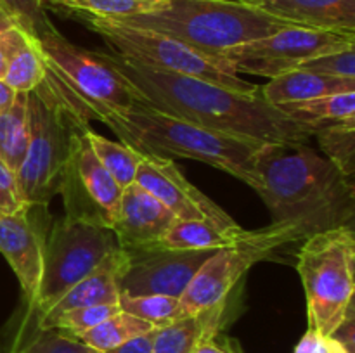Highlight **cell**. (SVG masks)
<instances>
[{
  "mask_svg": "<svg viewBox=\"0 0 355 353\" xmlns=\"http://www.w3.org/2000/svg\"><path fill=\"white\" fill-rule=\"evenodd\" d=\"M218 251V249H217ZM214 249H166L159 246L123 249L118 287L130 296L165 294L180 298L200 266L214 255Z\"/></svg>",
  "mask_w": 355,
  "mask_h": 353,
  "instance_id": "obj_12",
  "label": "cell"
},
{
  "mask_svg": "<svg viewBox=\"0 0 355 353\" xmlns=\"http://www.w3.org/2000/svg\"><path fill=\"white\" fill-rule=\"evenodd\" d=\"M297 69H305V71L331 76V78L355 80V47L312 57Z\"/></svg>",
  "mask_w": 355,
  "mask_h": 353,
  "instance_id": "obj_31",
  "label": "cell"
},
{
  "mask_svg": "<svg viewBox=\"0 0 355 353\" xmlns=\"http://www.w3.org/2000/svg\"><path fill=\"white\" fill-rule=\"evenodd\" d=\"M134 182L165 204L180 220H207L224 230L241 228L218 204L182 175L172 158L144 154Z\"/></svg>",
  "mask_w": 355,
  "mask_h": 353,
  "instance_id": "obj_13",
  "label": "cell"
},
{
  "mask_svg": "<svg viewBox=\"0 0 355 353\" xmlns=\"http://www.w3.org/2000/svg\"><path fill=\"white\" fill-rule=\"evenodd\" d=\"M28 93H17L9 111L0 113V159L17 172L28 151Z\"/></svg>",
  "mask_w": 355,
  "mask_h": 353,
  "instance_id": "obj_21",
  "label": "cell"
},
{
  "mask_svg": "<svg viewBox=\"0 0 355 353\" xmlns=\"http://www.w3.org/2000/svg\"><path fill=\"white\" fill-rule=\"evenodd\" d=\"M153 329H155V325H151L149 322L141 320V318L134 317L127 311H120V314L101 322L96 327L80 332L75 338L85 346L92 348L94 352L106 353L127 343L128 339L153 331Z\"/></svg>",
  "mask_w": 355,
  "mask_h": 353,
  "instance_id": "obj_23",
  "label": "cell"
},
{
  "mask_svg": "<svg viewBox=\"0 0 355 353\" xmlns=\"http://www.w3.org/2000/svg\"><path fill=\"white\" fill-rule=\"evenodd\" d=\"M83 16H85L87 26L96 31L110 45L111 52L114 54L141 62L148 68L175 73V75L194 76V78L215 83V85L239 93H248V96L260 93V85L241 80V76L236 75L234 71L175 38L166 37L158 31L128 26L113 19H103V17L87 16V14Z\"/></svg>",
  "mask_w": 355,
  "mask_h": 353,
  "instance_id": "obj_9",
  "label": "cell"
},
{
  "mask_svg": "<svg viewBox=\"0 0 355 353\" xmlns=\"http://www.w3.org/2000/svg\"><path fill=\"white\" fill-rule=\"evenodd\" d=\"M89 120L62 99L45 69L40 85L28 92V151L16 172L21 197L28 208L47 206L68 176L75 135Z\"/></svg>",
  "mask_w": 355,
  "mask_h": 353,
  "instance_id": "obj_6",
  "label": "cell"
},
{
  "mask_svg": "<svg viewBox=\"0 0 355 353\" xmlns=\"http://www.w3.org/2000/svg\"><path fill=\"white\" fill-rule=\"evenodd\" d=\"M191 353H232V352H229L227 348L218 345L214 338H207L203 339V341H201Z\"/></svg>",
  "mask_w": 355,
  "mask_h": 353,
  "instance_id": "obj_38",
  "label": "cell"
},
{
  "mask_svg": "<svg viewBox=\"0 0 355 353\" xmlns=\"http://www.w3.org/2000/svg\"><path fill=\"white\" fill-rule=\"evenodd\" d=\"M165 0H78L71 10L103 19H125L151 12Z\"/></svg>",
  "mask_w": 355,
  "mask_h": 353,
  "instance_id": "obj_29",
  "label": "cell"
},
{
  "mask_svg": "<svg viewBox=\"0 0 355 353\" xmlns=\"http://www.w3.org/2000/svg\"><path fill=\"white\" fill-rule=\"evenodd\" d=\"M85 138L89 141L94 154L97 156V159L103 163L104 168L111 173V176L116 180L121 189L134 183L139 165L144 156L142 152L135 151L134 147L123 144V142L110 141V138L96 134L90 127L85 128Z\"/></svg>",
  "mask_w": 355,
  "mask_h": 353,
  "instance_id": "obj_22",
  "label": "cell"
},
{
  "mask_svg": "<svg viewBox=\"0 0 355 353\" xmlns=\"http://www.w3.org/2000/svg\"><path fill=\"white\" fill-rule=\"evenodd\" d=\"M319 147L326 158L338 166L347 176L355 173V118L342 121L318 123L314 130Z\"/></svg>",
  "mask_w": 355,
  "mask_h": 353,
  "instance_id": "obj_24",
  "label": "cell"
},
{
  "mask_svg": "<svg viewBox=\"0 0 355 353\" xmlns=\"http://www.w3.org/2000/svg\"><path fill=\"white\" fill-rule=\"evenodd\" d=\"M30 210L0 215V253L16 273L28 307L33 303L40 284L45 242L37 221L30 217Z\"/></svg>",
  "mask_w": 355,
  "mask_h": 353,
  "instance_id": "obj_15",
  "label": "cell"
},
{
  "mask_svg": "<svg viewBox=\"0 0 355 353\" xmlns=\"http://www.w3.org/2000/svg\"><path fill=\"white\" fill-rule=\"evenodd\" d=\"M14 353H97L80 343L75 336L58 329L38 331L33 339Z\"/></svg>",
  "mask_w": 355,
  "mask_h": 353,
  "instance_id": "obj_30",
  "label": "cell"
},
{
  "mask_svg": "<svg viewBox=\"0 0 355 353\" xmlns=\"http://www.w3.org/2000/svg\"><path fill=\"white\" fill-rule=\"evenodd\" d=\"M123 144L142 154L175 156L231 173L253 187V161L267 142L210 130L182 118L156 109L148 102H135L127 113H111L103 120Z\"/></svg>",
  "mask_w": 355,
  "mask_h": 353,
  "instance_id": "obj_3",
  "label": "cell"
},
{
  "mask_svg": "<svg viewBox=\"0 0 355 353\" xmlns=\"http://www.w3.org/2000/svg\"><path fill=\"white\" fill-rule=\"evenodd\" d=\"M155 331H156V327L153 329V331L144 332V334L135 336V338L128 339L127 343H123V345L116 346V348L110 350V352H106V353H151L153 339H155Z\"/></svg>",
  "mask_w": 355,
  "mask_h": 353,
  "instance_id": "obj_36",
  "label": "cell"
},
{
  "mask_svg": "<svg viewBox=\"0 0 355 353\" xmlns=\"http://www.w3.org/2000/svg\"><path fill=\"white\" fill-rule=\"evenodd\" d=\"M113 21L175 38L222 66L229 48L290 26L259 7L229 0H165L151 12Z\"/></svg>",
  "mask_w": 355,
  "mask_h": 353,
  "instance_id": "obj_4",
  "label": "cell"
},
{
  "mask_svg": "<svg viewBox=\"0 0 355 353\" xmlns=\"http://www.w3.org/2000/svg\"><path fill=\"white\" fill-rule=\"evenodd\" d=\"M297 270L307 296L309 329L333 336L354 310L355 239L350 225L315 232L298 253Z\"/></svg>",
  "mask_w": 355,
  "mask_h": 353,
  "instance_id": "obj_8",
  "label": "cell"
},
{
  "mask_svg": "<svg viewBox=\"0 0 355 353\" xmlns=\"http://www.w3.org/2000/svg\"><path fill=\"white\" fill-rule=\"evenodd\" d=\"M17 92L10 85H7L3 80H0V113H6L16 102Z\"/></svg>",
  "mask_w": 355,
  "mask_h": 353,
  "instance_id": "obj_37",
  "label": "cell"
},
{
  "mask_svg": "<svg viewBox=\"0 0 355 353\" xmlns=\"http://www.w3.org/2000/svg\"><path fill=\"white\" fill-rule=\"evenodd\" d=\"M30 38L31 35H28L26 31L21 26H17V24H14L9 30L0 33V80H3L7 66L12 61L14 55H16L21 48L26 47Z\"/></svg>",
  "mask_w": 355,
  "mask_h": 353,
  "instance_id": "obj_34",
  "label": "cell"
},
{
  "mask_svg": "<svg viewBox=\"0 0 355 353\" xmlns=\"http://www.w3.org/2000/svg\"><path fill=\"white\" fill-rule=\"evenodd\" d=\"M175 220L177 217L165 204L134 182L123 189L110 228L118 248L128 251L156 246Z\"/></svg>",
  "mask_w": 355,
  "mask_h": 353,
  "instance_id": "obj_14",
  "label": "cell"
},
{
  "mask_svg": "<svg viewBox=\"0 0 355 353\" xmlns=\"http://www.w3.org/2000/svg\"><path fill=\"white\" fill-rule=\"evenodd\" d=\"M229 2H236V3H245V6L259 7L260 3H262V0H229Z\"/></svg>",
  "mask_w": 355,
  "mask_h": 353,
  "instance_id": "obj_41",
  "label": "cell"
},
{
  "mask_svg": "<svg viewBox=\"0 0 355 353\" xmlns=\"http://www.w3.org/2000/svg\"><path fill=\"white\" fill-rule=\"evenodd\" d=\"M121 308L118 303L113 305H92V307L73 308V310L62 311L58 317L40 324L38 331H47V329H58V331L68 332V334L76 336L80 332H85L89 329L96 327L106 318L120 314Z\"/></svg>",
  "mask_w": 355,
  "mask_h": 353,
  "instance_id": "obj_28",
  "label": "cell"
},
{
  "mask_svg": "<svg viewBox=\"0 0 355 353\" xmlns=\"http://www.w3.org/2000/svg\"><path fill=\"white\" fill-rule=\"evenodd\" d=\"M24 210L30 208L21 197L16 172L0 159V215H16Z\"/></svg>",
  "mask_w": 355,
  "mask_h": 353,
  "instance_id": "obj_33",
  "label": "cell"
},
{
  "mask_svg": "<svg viewBox=\"0 0 355 353\" xmlns=\"http://www.w3.org/2000/svg\"><path fill=\"white\" fill-rule=\"evenodd\" d=\"M295 353H349L345 346L333 336H322L314 329H309L298 341Z\"/></svg>",
  "mask_w": 355,
  "mask_h": 353,
  "instance_id": "obj_35",
  "label": "cell"
},
{
  "mask_svg": "<svg viewBox=\"0 0 355 353\" xmlns=\"http://www.w3.org/2000/svg\"><path fill=\"white\" fill-rule=\"evenodd\" d=\"M106 64L134 85L156 109L210 130L257 138L267 144H305L315 125L304 123L259 96L224 89L215 83L148 68L114 52H96Z\"/></svg>",
  "mask_w": 355,
  "mask_h": 353,
  "instance_id": "obj_1",
  "label": "cell"
},
{
  "mask_svg": "<svg viewBox=\"0 0 355 353\" xmlns=\"http://www.w3.org/2000/svg\"><path fill=\"white\" fill-rule=\"evenodd\" d=\"M123 260V249L118 248L111 253L96 270L76 282L40 320V324L58 317L62 311L73 308L92 307V305H113L118 303L120 287H118V270ZM38 324V327H40Z\"/></svg>",
  "mask_w": 355,
  "mask_h": 353,
  "instance_id": "obj_18",
  "label": "cell"
},
{
  "mask_svg": "<svg viewBox=\"0 0 355 353\" xmlns=\"http://www.w3.org/2000/svg\"><path fill=\"white\" fill-rule=\"evenodd\" d=\"M281 109L295 120L309 125L352 120L355 118V92L331 93V96L318 97L307 102L290 104Z\"/></svg>",
  "mask_w": 355,
  "mask_h": 353,
  "instance_id": "obj_25",
  "label": "cell"
},
{
  "mask_svg": "<svg viewBox=\"0 0 355 353\" xmlns=\"http://www.w3.org/2000/svg\"><path fill=\"white\" fill-rule=\"evenodd\" d=\"M44 2V0H42ZM49 3H52V6H59V7H64V9H73V6H75L78 0H47Z\"/></svg>",
  "mask_w": 355,
  "mask_h": 353,
  "instance_id": "obj_40",
  "label": "cell"
},
{
  "mask_svg": "<svg viewBox=\"0 0 355 353\" xmlns=\"http://www.w3.org/2000/svg\"><path fill=\"white\" fill-rule=\"evenodd\" d=\"M352 47L355 37L290 24L272 35L229 48L220 59L236 75L248 73L270 80L293 71L312 57Z\"/></svg>",
  "mask_w": 355,
  "mask_h": 353,
  "instance_id": "obj_11",
  "label": "cell"
},
{
  "mask_svg": "<svg viewBox=\"0 0 355 353\" xmlns=\"http://www.w3.org/2000/svg\"><path fill=\"white\" fill-rule=\"evenodd\" d=\"M0 6L12 16L17 26L35 38L52 24L45 14L42 0H0Z\"/></svg>",
  "mask_w": 355,
  "mask_h": 353,
  "instance_id": "obj_32",
  "label": "cell"
},
{
  "mask_svg": "<svg viewBox=\"0 0 355 353\" xmlns=\"http://www.w3.org/2000/svg\"><path fill=\"white\" fill-rule=\"evenodd\" d=\"M259 9L297 26L355 37V0H262Z\"/></svg>",
  "mask_w": 355,
  "mask_h": 353,
  "instance_id": "obj_16",
  "label": "cell"
},
{
  "mask_svg": "<svg viewBox=\"0 0 355 353\" xmlns=\"http://www.w3.org/2000/svg\"><path fill=\"white\" fill-rule=\"evenodd\" d=\"M14 24H16V21L12 19V16H10V14L7 12L2 6H0V33L6 30H9V28L14 26Z\"/></svg>",
  "mask_w": 355,
  "mask_h": 353,
  "instance_id": "obj_39",
  "label": "cell"
},
{
  "mask_svg": "<svg viewBox=\"0 0 355 353\" xmlns=\"http://www.w3.org/2000/svg\"><path fill=\"white\" fill-rule=\"evenodd\" d=\"M253 190L274 224L295 225L305 239L350 225L354 179L305 144H263L253 161Z\"/></svg>",
  "mask_w": 355,
  "mask_h": 353,
  "instance_id": "obj_2",
  "label": "cell"
},
{
  "mask_svg": "<svg viewBox=\"0 0 355 353\" xmlns=\"http://www.w3.org/2000/svg\"><path fill=\"white\" fill-rule=\"evenodd\" d=\"M118 305H120L121 311H127L141 320L149 322L155 327H163L175 320L179 298L165 296V294L130 296V294L120 293Z\"/></svg>",
  "mask_w": 355,
  "mask_h": 353,
  "instance_id": "obj_27",
  "label": "cell"
},
{
  "mask_svg": "<svg viewBox=\"0 0 355 353\" xmlns=\"http://www.w3.org/2000/svg\"><path fill=\"white\" fill-rule=\"evenodd\" d=\"M305 239L295 225L270 224L248 234L234 246L215 251L200 266L179 298L177 318L191 317L227 301L232 287L255 263L266 260L274 249Z\"/></svg>",
  "mask_w": 355,
  "mask_h": 353,
  "instance_id": "obj_10",
  "label": "cell"
},
{
  "mask_svg": "<svg viewBox=\"0 0 355 353\" xmlns=\"http://www.w3.org/2000/svg\"><path fill=\"white\" fill-rule=\"evenodd\" d=\"M45 78V62L37 38L31 37L26 47L21 48L7 66L3 82L17 93H28L37 89Z\"/></svg>",
  "mask_w": 355,
  "mask_h": 353,
  "instance_id": "obj_26",
  "label": "cell"
},
{
  "mask_svg": "<svg viewBox=\"0 0 355 353\" xmlns=\"http://www.w3.org/2000/svg\"><path fill=\"white\" fill-rule=\"evenodd\" d=\"M116 249V237L103 221L73 213L55 221L44 242V266L33 303L14 334L0 343V353L17 352L33 339L44 315Z\"/></svg>",
  "mask_w": 355,
  "mask_h": 353,
  "instance_id": "obj_5",
  "label": "cell"
},
{
  "mask_svg": "<svg viewBox=\"0 0 355 353\" xmlns=\"http://www.w3.org/2000/svg\"><path fill=\"white\" fill-rule=\"evenodd\" d=\"M37 42L47 75L62 99L87 120L97 118L103 121L111 113H127L135 102H148L134 85L96 52L71 44L54 24L42 31Z\"/></svg>",
  "mask_w": 355,
  "mask_h": 353,
  "instance_id": "obj_7",
  "label": "cell"
},
{
  "mask_svg": "<svg viewBox=\"0 0 355 353\" xmlns=\"http://www.w3.org/2000/svg\"><path fill=\"white\" fill-rule=\"evenodd\" d=\"M225 305L227 301L201 314L177 318L168 325L156 327L151 353H191L203 339L215 338Z\"/></svg>",
  "mask_w": 355,
  "mask_h": 353,
  "instance_id": "obj_19",
  "label": "cell"
},
{
  "mask_svg": "<svg viewBox=\"0 0 355 353\" xmlns=\"http://www.w3.org/2000/svg\"><path fill=\"white\" fill-rule=\"evenodd\" d=\"M342 92H355V80L331 78L305 69L283 73L270 78L266 85H260V97L276 107L307 102L318 97Z\"/></svg>",
  "mask_w": 355,
  "mask_h": 353,
  "instance_id": "obj_17",
  "label": "cell"
},
{
  "mask_svg": "<svg viewBox=\"0 0 355 353\" xmlns=\"http://www.w3.org/2000/svg\"><path fill=\"white\" fill-rule=\"evenodd\" d=\"M248 230L238 228V230H224L217 225L207 220H180L177 218L165 237L156 246L166 249H217L229 248L241 241Z\"/></svg>",
  "mask_w": 355,
  "mask_h": 353,
  "instance_id": "obj_20",
  "label": "cell"
}]
</instances>
